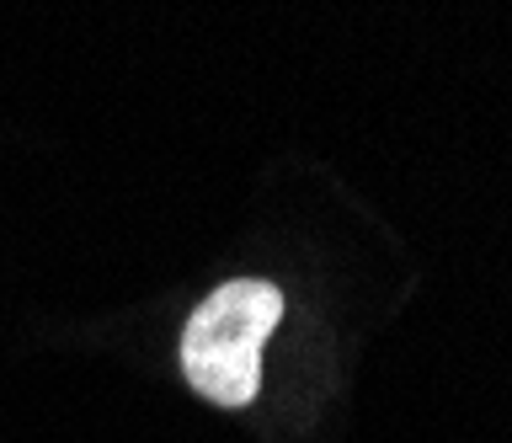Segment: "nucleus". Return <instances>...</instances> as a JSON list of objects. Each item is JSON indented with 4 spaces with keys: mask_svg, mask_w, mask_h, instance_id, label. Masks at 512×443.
<instances>
[{
    "mask_svg": "<svg viewBox=\"0 0 512 443\" xmlns=\"http://www.w3.org/2000/svg\"><path fill=\"white\" fill-rule=\"evenodd\" d=\"M283 321V294L267 278H230L187 315L182 374L224 411H240L262 390V347Z\"/></svg>",
    "mask_w": 512,
    "mask_h": 443,
    "instance_id": "obj_1",
    "label": "nucleus"
}]
</instances>
